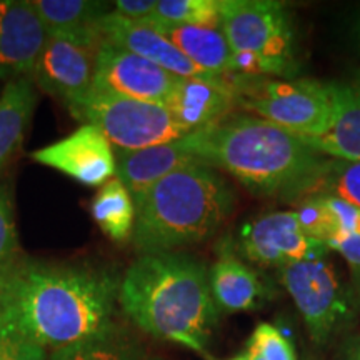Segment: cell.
<instances>
[{"instance_id":"1","label":"cell","mask_w":360,"mask_h":360,"mask_svg":"<svg viewBox=\"0 0 360 360\" xmlns=\"http://www.w3.org/2000/svg\"><path fill=\"white\" fill-rule=\"evenodd\" d=\"M119 283L94 269L22 257L0 277V328L53 350L112 326Z\"/></svg>"},{"instance_id":"2","label":"cell","mask_w":360,"mask_h":360,"mask_svg":"<svg viewBox=\"0 0 360 360\" xmlns=\"http://www.w3.org/2000/svg\"><path fill=\"white\" fill-rule=\"evenodd\" d=\"M188 135L204 164L225 170L257 195L283 200L312 195L330 160L255 115L232 117Z\"/></svg>"},{"instance_id":"3","label":"cell","mask_w":360,"mask_h":360,"mask_svg":"<svg viewBox=\"0 0 360 360\" xmlns=\"http://www.w3.org/2000/svg\"><path fill=\"white\" fill-rule=\"evenodd\" d=\"M120 307L143 332L205 354L219 309L204 264L186 254H147L119 283Z\"/></svg>"},{"instance_id":"4","label":"cell","mask_w":360,"mask_h":360,"mask_svg":"<svg viewBox=\"0 0 360 360\" xmlns=\"http://www.w3.org/2000/svg\"><path fill=\"white\" fill-rule=\"evenodd\" d=\"M135 249L164 254L210 238L232 214L236 197L217 170L191 164L134 199Z\"/></svg>"},{"instance_id":"5","label":"cell","mask_w":360,"mask_h":360,"mask_svg":"<svg viewBox=\"0 0 360 360\" xmlns=\"http://www.w3.org/2000/svg\"><path fill=\"white\" fill-rule=\"evenodd\" d=\"M219 29L232 51V77L294 72V30L282 4L220 0Z\"/></svg>"},{"instance_id":"6","label":"cell","mask_w":360,"mask_h":360,"mask_svg":"<svg viewBox=\"0 0 360 360\" xmlns=\"http://www.w3.org/2000/svg\"><path fill=\"white\" fill-rule=\"evenodd\" d=\"M237 102L255 117L267 120L299 139L317 137L334 119V85L317 80H237Z\"/></svg>"},{"instance_id":"7","label":"cell","mask_w":360,"mask_h":360,"mask_svg":"<svg viewBox=\"0 0 360 360\" xmlns=\"http://www.w3.org/2000/svg\"><path fill=\"white\" fill-rule=\"evenodd\" d=\"M72 114L84 124L96 125L112 146L122 150L160 146L188 135L167 105L94 89Z\"/></svg>"},{"instance_id":"8","label":"cell","mask_w":360,"mask_h":360,"mask_svg":"<svg viewBox=\"0 0 360 360\" xmlns=\"http://www.w3.org/2000/svg\"><path fill=\"white\" fill-rule=\"evenodd\" d=\"M278 277L312 340L319 345L327 344L349 314L334 265L326 257L300 260L278 269Z\"/></svg>"},{"instance_id":"9","label":"cell","mask_w":360,"mask_h":360,"mask_svg":"<svg viewBox=\"0 0 360 360\" xmlns=\"http://www.w3.org/2000/svg\"><path fill=\"white\" fill-rule=\"evenodd\" d=\"M98 47L82 40L47 35L30 79L35 87L60 98L72 112L92 92Z\"/></svg>"},{"instance_id":"10","label":"cell","mask_w":360,"mask_h":360,"mask_svg":"<svg viewBox=\"0 0 360 360\" xmlns=\"http://www.w3.org/2000/svg\"><path fill=\"white\" fill-rule=\"evenodd\" d=\"M179 80L162 67L107 40L98 47L94 77V90L98 92L165 105Z\"/></svg>"},{"instance_id":"11","label":"cell","mask_w":360,"mask_h":360,"mask_svg":"<svg viewBox=\"0 0 360 360\" xmlns=\"http://www.w3.org/2000/svg\"><path fill=\"white\" fill-rule=\"evenodd\" d=\"M240 250L252 264L282 269L300 260L326 257L327 245L305 236L294 212H270L245 224Z\"/></svg>"},{"instance_id":"12","label":"cell","mask_w":360,"mask_h":360,"mask_svg":"<svg viewBox=\"0 0 360 360\" xmlns=\"http://www.w3.org/2000/svg\"><path fill=\"white\" fill-rule=\"evenodd\" d=\"M30 155L39 164L56 169L89 187L107 184L115 175L112 143L96 125L90 124H84L75 132Z\"/></svg>"},{"instance_id":"13","label":"cell","mask_w":360,"mask_h":360,"mask_svg":"<svg viewBox=\"0 0 360 360\" xmlns=\"http://www.w3.org/2000/svg\"><path fill=\"white\" fill-rule=\"evenodd\" d=\"M45 37L32 4L0 0V79L30 77Z\"/></svg>"},{"instance_id":"14","label":"cell","mask_w":360,"mask_h":360,"mask_svg":"<svg viewBox=\"0 0 360 360\" xmlns=\"http://www.w3.org/2000/svg\"><path fill=\"white\" fill-rule=\"evenodd\" d=\"M103 40L122 47L130 53L146 58L180 79H217L210 77L192 64L172 42L147 22L129 20L110 11L98 22Z\"/></svg>"},{"instance_id":"15","label":"cell","mask_w":360,"mask_h":360,"mask_svg":"<svg viewBox=\"0 0 360 360\" xmlns=\"http://www.w3.org/2000/svg\"><path fill=\"white\" fill-rule=\"evenodd\" d=\"M115 175L132 199L150 188L169 174L191 164H204L197 155L191 135L160 146L122 150L115 148ZM207 165V164H205Z\"/></svg>"},{"instance_id":"16","label":"cell","mask_w":360,"mask_h":360,"mask_svg":"<svg viewBox=\"0 0 360 360\" xmlns=\"http://www.w3.org/2000/svg\"><path fill=\"white\" fill-rule=\"evenodd\" d=\"M233 102L236 87L229 79H180L165 105L192 134L224 122Z\"/></svg>"},{"instance_id":"17","label":"cell","mask_w":360,"mask_h":360,"mask_svg":"<svg viewBox=\"0 0 360 360\" xmlns=\"http://www.w3.org/2000/svg\"><path fill=\"white\" fill-rule=\"evenodd\" d=\"M335 96L334 119L317 137L300 139L327 159L360 162V85L332 84Z\"/></svg>"},{"instance_id":"18","label":"cell","mask_w":360,"mask_h":360,"mask_svg":"<svg viewBox=\"0 0 360 360\" xmlns=\"http://www.w3.org/2000/svg\"><path fill=\"white\" fill-rule=\"evenodd\" d=\"M32 8L42 22L45 34L82 40L101 45L103 42L98 22L109 13L110 4L98 0H34Z\"/></svg>"},{"instance_id":"19","label":"cell","mask_w":360,"mask_h":360,"mask_svg":"<svg viewBox=\"0 0 360 360\" xmlns=\"http://www.w3.org/2000/svg\"><path fill=\"white\" fill-rule=\"evenodd\" d=\"M210 77H232V51L220 29L147 22Z\"/></svg>"},{"instance_id":"20","label":"cell","mask_w":360,"mask_h":360,"mask_svg":"<svg viewBox=\"0 0 360 360\" xmlns=\"http://www.w3.org/2000/svg\"><path fill=\"white\" fill-rule=\"evenodd\" d=\"M209 283L215 305L225 312H247L264 302L265 289L257 274L229 252L212 265Z\"/></svg>"},{"instance_id":"21","label":"cell","mask_w":360,"mask_h":360,"mask_svg":"<svg viewBox=\"0 0 360 360\" xmlns=\"http://www.w3.org/2000/svg\"><path fill=\"white\" fill-rule=\"evenodd\" d=\"M37 102V87L30 77L11 80L0 94V172L24 142Z\"/></svg>"},{"instance_id":"22","label":"cell","mask_w":360,"mask_h":360,"mask_svg":"<svg viewBox=\"0 0 360 360\" xmlns=\"http://www.w3.org/2000/svg\"><path fill=\"white\" fill-rule=\"evenodd\" d=\"M92 217L105 236L115 242L132 237L135 225V204L130 192L119 179L103 184L92 202Z\"/></svg>"},{"instance_id":"23","label":"cell","mask_w":360,"mask_h":360,"mask_svg":"<svg viewBox=\"0 0 360 360\" xmlns=\"http://www.w3.org/2000/svg\"><path fill=\"white\" fill-rule=\"evenodd\" d=\"M51 360H147L132 337L112 323L105 330L56 349Z\"/></svg>"},{"instance_id":"24","label":"cell","mask_w":360,"mask_h":360,"mask_svg":"<svg viewBox=\"0 0 360 360\" xmlns=\"http://www.w3.org/2000/svg\"><path fill=\"white\" fill-rule=\"evenodd\" d=\"M147 22L219 29L220 0H157L154 17Z\"/></svg>"},{"instance_id":"25","label":"cell","mask_w":360,"mask_h":360,"mask_svg":"<svg viewBox=\"0 0 360 360\" xmlns=\"http://www.w3.org/2000/svg\"><path fill=\"white\" fill-rule=\"evenodd\" d=\"M312 197H334L360 209V162L328 160Z\"/></svg>"},{"instance_id":"26","label":"cell","mask_w":360,"mask_h":360,"mask_svg":"<svg viewBox=\"0 0 360 360\" xmlns=\"http://www.w3.org/2000/svg\"><path fill=\"white\" fill-rule=\"evenodd\" d=\"M300 227L305 236L314 240L330 242L340 233L339 222L327 205L326 197H310L295 210Z\"/></svg>"},{"instance_id":"27","label":"cell","mask_w":360,"mask_h":360,"mask_svg":"<svg viewBox=\"0 0 360 360\" xmlns=\"http://www.w3.org/2000/svg\"><path fill=\"white\" fill-rule=\"evenodd\" d=\"M22 257L11 192L6 186H0V277Z\"/></svg>"},{"instance_id":"28","label":"cell","mask_w":360,"mask_h":360,"mask_svg":"<svg viewBox=\"0 0 360 360\" xmlns=\"http://www.w3.org/2000/svg\"><path fill=\"white\" fill-rule=\"evenodd\" d=\"M249 347L254 349L264 360H297L295 350L289 339L276 326L267 322L255 327L249 340Z\"/></svg>"},{"instance_id":"29","label":"cell","mask_w":360,"mask_h":360,"mask_svg":"<svg viewBox=\"0 0 360 360\" xmlns=\"http://www.w3.org/2000/svg\"><path fill=\"white\" fill-rule=\"evenodd\" d=\"M0 360H45V349L25 337L0 328Z\"/></svg>"},{"instance_id":"30","label":"cell","mask_w":360,"mask_h":360,"mask_svg":"<svg viewBox=\"0 0 360 360\" xmlns=\"http://www.w3.org/2000/svg\"><path fill=\"white\" fill-rule=\"evenodd\" d=\"M328 249H334L347 260L350 272L360 289V236L359 233H339L327 242Z\"/></svg>"},{"instance_id":"31","label":"cell","mask_w":360,"mask_h":360,"mask_svg":"<svg viewBox=\"0 0 360 360\" xmlns=\"http://www.w3.org/2000/svg\"><path fill=\"white\" fill-rule=\"evenodd\" d=\"M112 6V11L120 17L135 22H147L154 17L157 0H117Z\"/></svg>"},{"instance_id":"32","label":"cell","mask_w":360,"mask_h":360,"mask_svg":"<svg viewBox=\"0 0 360 360\" xmlns=\"http://www.w3.org/2000/svg\"><path fill=\"white\" fill-rule=\"evenodd\" d=\"M345 360H360V337H355L349 342L345 350Z\"/></svg>"},{"instance_id":"33","label":"cell","mask_w":360,"mask_h":360,"mask_svg":"<svg viewBox=\"0 0 360 360\" xmlns=\"http://www.w3.org/2000/svg\"><path fill=\"white\" fill-rule=\"evenodd\" d=\"M245 357H247V360H264L262 357H260V355L255 352L254 349H247V354H245Z\"/></svg>"},{"instance_id":"34","label":"cell","mask_w":360,"mask_h":360,"mask_svg":"<svg viewBox=\"0 0 360 360\" xmlns=\"http://www.w3.org/2000/svg\"><path fill=\"white\" fill-rule=\"evenodd\" d=\"M231 360H247L245 355H240V357H236V359H231Z\"/></svg>"},{"instance_id":"35","label":"cell","mask_w":360,"mask_h":360,"mask_svg":"<svg viewBox=\"0 0 360 360\" xmlns=\"http://www.w3.org/2000/svg\"><path fill=\"white\" fill-rule=\"evenodd\" d=\"M147 360H160V359H147Z\"/></svg>"},{"instance_id":"36","label":"cell","mask_w":360,"mask_h":360,"mask_svg":"<svg viewBox=\"0 0 360 360\" xmlns=\"http://www.w3.org/2000/svg\"><path fill=\"white\" fill-rule=\"evenodd\" d=\"M359 35H360V30H359Z\"/></svg>"}]
</instances>
